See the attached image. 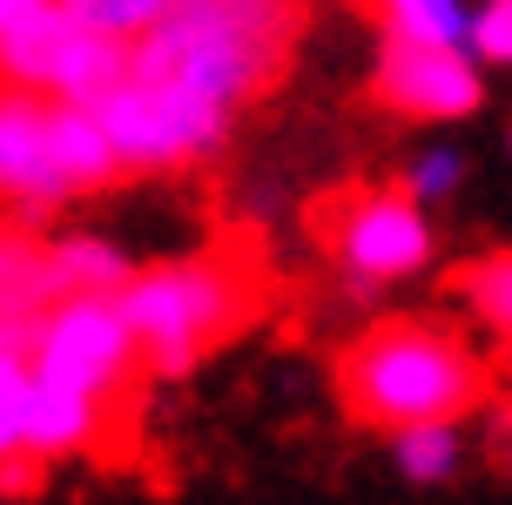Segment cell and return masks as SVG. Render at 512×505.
<instances>
[{
	"label": "cell",
	"mask_w": 512,
	"mask_h": 505,
	"mask_svg": "<svg viewBox=\"0 0 512 505\" xmlns=\"http://www.w3.org/2000/svg\"><path fill=\"white\" fill-rule=\"evenodd\" d=\"M277 297V270H270V243L250 223H230L223 236H209L196 256L142 270L115 290L128 330L142 357L155 364V378H176L216 344L243 337L250 324L270 317Z\"/></svg>",
	"instance_id": "6da1fadb"
},
{
	"label": "cell",
	"mask_w": 512,
	"mask_h": 505,
	"mask_svg": "<svg viewBox=\"0 0 512 505\" xmlns=\"http://www.w3.org/2000/svg\"><path fill=\"white\" fill-rule=\"evenodd\" d=\"M304 21L310 0H169V14L135 34V75L243 108L290 75Z\"/></svg>",
	"instance_id": "7a4b0ae2"
},
{
	"label": "cell",
	"mask_w": 512,
	"mask_h": 505,
	"mask_svg": "<svg viewBox=\"0 0 512 505\" xmlns=\"http://www.w3.org/2000/svg\"><path fill=\"white\" fill-rule=\"evenodd\" d=\"M337 404L364 431H411V425H452L486 404V364L465 351L459 330L432 317H378L351 337L331 364Z\"/></svg>",
	"instance_id": "3957f363"
},
{
	"label": "cell",
	"mask_w": 512,
	"mask_h": 505,
	"mask_svg": "<svg viewBox=\"0 0 512 505\" xmlns=\"http://www.w3.org/2000/svg\"><path fill=\"white\" fill-rule=\"evenodd\" d=\"M411 196V182H331L304 202V236L358 283L405 277L425 263V223Z\"/></svg>",
	"instance_id": "277c9868"
},
{
	"label": "cell",
	"mask_w": 512,
	"mask_h": 505,
	"mask_svg": "<svg viewBox=\"0 0 512 505\" xmlns=\"http://www.w3.org/2000/svg\"><path fill=\"white\" fill-rule=\"evenodd\" d=\"M122 41L128 34H102V27L75 21L68 7H48V14H34L27 27H14L0 41V75L95 108L135 68V48H122Z\"/></svg>",
	"instance_id": "5b68a950"
},
{
	"label": "cell",
	"mask_w": 512,
	"mask_h": 505,
	"mask_svg": "<svg viewBox=\"0 0 512 505\" xmlns=\"http://www.w3.org/2000/svg\"><path fill=\"white\" fill-rule=\"evenodd\" d=\"M95 115H102V128L115 135L128 176H135V169H176L189 155H203L209 142L223 135V115H230V108L128 68V75L95 101Z\"/></svg>",
	"instance_id": "8992f818"
},
{
	"label": "cell",
	"mask_w": 512,
	"mask_h": 505,
	"mask_svg": "<svg viewBox=\"0 0 512 505\" xmlns=\"http://www.w3.org/2000/svg\"><path fill=\"white\" fill-rule=\"evenodd\" d=\"M34 371L61 384H81L95 398H142V384L155 378V364L142 357L135 330H128L115 297H68L41 330Z\"/></svg>",
	"instance_id": "52a82bcc"
},
{
	"label": "cell",
	"mask_w": 512,
	"mask_h": 505,
	"mask_svg": "<svg viewBox=\"0 0 512 505\" xmlns=\"http://www.w3.org/2000/svg\"><path fill=\"white\" fill-rule=\"evenodd\" d=\"M364 95L411 115V122H432V115H472L479 108V75L465 68L452 41H418V34H384V61Z\"/></svg>",
	"instance_id": "ba28073f"
},
{
	"label": "cell",
	"mask_w": 512,
	"mask_h": 505,
	"mask_svg": "<svg viewBox=\"0 0 512 505\" xmlns=\"http://www.w3.org/2000/svg\"><path fill=\"white\" fill-rule=\"evenodd\" d=\"M0 196L27 209L68 196L61 155H54V101L27 81L0 88Z\"/></svg>",
	"instance_id": "9c48e42d"
},
{
	"label": "cell",
	"mask_w": 512,
	"mask_h": 505,
	"mask_svg": "<svg viewBox=\"0 0 512 505\" xmlns=\"http://www.w3.org/2000/svg\"><path fill=\"white\" fill-rule=\"evenodd\" d=\"M54 297H68L61 250L34 243L21 223L0 216V317H41Z\"/></svg>",
	"instance_id": "30bf717a"
},
{
	"label": "cell",
	"mask_w": 512,
	"mask_h": 505,
	"mask_svg": "<svg viewBox=\"0 0 512 505\" xmlns=\"http://www.w3.org/2000/svg\"><path fill=\"white\" fill-rule=\"evenodd\" d=\"M54 155H61V176H68L75 196L108 189V182L128 176L115 135H108L102 115H95V108H81V101H54Z\"/></svg>",
	"instance_id": "8fae6325"
},
{
	"label": "cell",
	"mask_w": 512,
	"mask_h": 505,
	"mask_svg": "<svg viewBox=\"0 0 512 505\" xmlns=\"http://www.w3.org/2000/svg\"><path fill=\"white\" fill-rule=\"evenodd\" d=\"M445 290H452L459 303H472L479 324L499 330V364L512 371V250L479 256V263H459V270L445 277Z\"/></svg>",
	"instance_id": "7c38bea8"
},
{
	"label": "cell",
	"mask_w": 512,
	"mask_h": 505,
	"mask_svg": "<svg viewBox=\"0 0 512 505\" xmlns=\"http://www.w3.org/2000/svg\"><path fill=\"white\" fill-rule=\"evenodd\" d=\"M378 34H418V41H459V0H351Z\"/></svg>",
	"instance_id": "4fadbf2b"
},
{
	"label": "cell",
	"mask_w": 512,
	"mask_h": 505,
	"mask_svg": "<svg viewBox=\"0 0 512 505\" xmlns=\"http://www.w3.org/2000/svg\"><path fill=\"white\" fill-rule=\"evenodd\" d=\"M61 277H68V297H115L128 283V263L102 243H61Z\"/></svg>",
	"instance_id": "5bb4252c"
},
{
	"label": "cell",
	"mask_w": 512,
	"mask_h": 505,
	"mask_svg": "<svg viewBox=\"0 0 512 505\" xmlns=\"http://www.w3.org/2000/svg\"><path fill=\"white\" fill-rule=\"evenodd\" d=\"M27 398H34L27 351H0V458L27 445Z\"/></svg>",
	"instance_id": "9a60e30c"
},
{
	"label": "cell",
	"mask_w": 512,
	"mask_h": 505,
	"mask_svg": "<svg viewBox=\"0 0 512 505\" xmlns=\"http://www.w3.org/2000/svg\"><path fill=\"white\" fill-rule=\"evenodd\" d=\"M54 7H68L75 21L102 27V34H142L169 14V0H54Z\"/></svg>",
	"instance_id": "2e32d148"
},
{
	"label": "cell",
	"mask_w": 512,
	"mask_h": 505,
	"mask_svg": "<svg viewBox=\"0 0 512 505\" xmlns=\"http://www.w3.org/2000/svg\"><path fill=\"white\" fill-rule=\"evenodd\" d=\"M398 465H405L411 479H438V472L452 465V438H445V425H411V431H398Z\"/></svg>",
	"instance_id": "e0dca14e"
},
{
	"label": "cell",
	"mask_w": 512,
	"mask_h": 505,
	"mask_svg": "<svg viewBox=\"0 0 512 505\" xmlns=\"http://www.w3.org/2000/svg\"><path fill=\"white\" fill-rule=\"evenodd\" d=\"M472 41H479L486 61H512V0H492L479 14V27H472Z\"/></svg>",
	"instance_id": "ac0fdd59"
},
{
	"label": "cell",
	"mask_w": 512,
	"mask_h": 505,
	"mask_svg": "<svg viewBox=\"0 0 512 505\" xmlns=\"http://www.w3.org/2000/svg\"><path fill=\"white\" fill-rule=\"evenodd\" d=\"M48 7H54V0H0V41H7L14 27H27L34 14H48Z\"/></svg>",
	"instance_id": "d6986e66"
},
{
	"label": "cell",
	"mask_w": 512,
	"mask_h": 505,
	"mask_svg": "<svg viewBox=\"0 0 512 505\" xmlns=\"http://www.w3.org/2000/svg\"><path fill=\"white\" fill-rule=\"evenodd\" d=\"M452 176H459V162H452V155H432V162H418L411 189H452Z\"/></svg>",
	"instance_id": "ffe728a7"
},
{
	"label": "cell",
	"mask_w": 512,
	"mask_h": 505,
	"mask_svg": "<svg viewBox=\"0 0 512 505\" xmlns=\"http://www.w3.org/2000/svg\"><path fill=\"white\" fill-rule=\"evenodd\" d=\"M0 88H7V75H0Z\"/></svg>",
	"instance_id": "44dd1931"
},
{
	"label": "cell",
	"mask_w": 512,
	"mask_h": 505,
	"mask_svg": "<svg viewBox=\"0 0 512 505\" xmlns=\"http://www.w3.org/2000/svg\"><path fill=\"white\" fill-rule=\"evenodd\" d=\"M506 425H512V411H506Z\"/></svg>",
	"instance_id": "7402d4cb"
}]
</instances>
